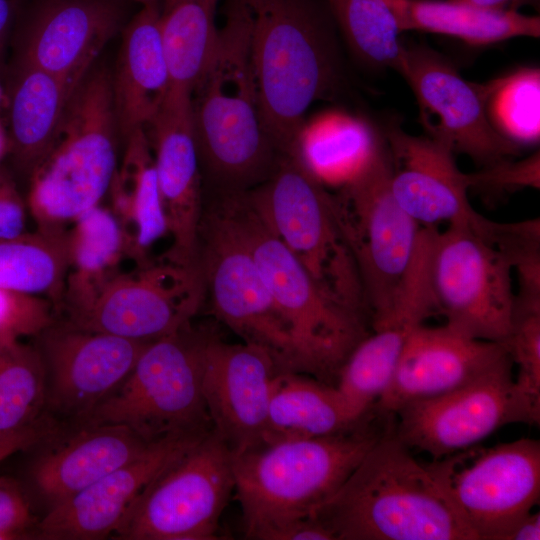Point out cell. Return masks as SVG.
Here are the masks:
<instances>
[{"label":"cell","instance_id":"1","mask_svg":"<svg viewBox=\"0 0 540 540\" xmlns=\"http://www.w3.org/2000/svg\"><path fill=\"white\" fill-rule=\"evenodd\" d=\"M192 117L202 176L212 195L247 192L274 171L282 153L260 112L250 48V14L230 0L224 25L191 91Z\"/></svg>","mask_w":540,"mask_h":540},{"label":"cell","instance_id":"2","mask_svg":"<svg viewBox=\"0 0 540 540\" xmlns=\"http://www.w3.org/2000/svg\"><path fill=\"white\" fill-rule=\"evenodd\" d=\"M264 127L292 154L308 108L332 96L341 77L333 17L316 0H243Z\"/></svg>","mask_w":540,"mask_h":540},{"label":"cell","instance_id":"3","mask_svg":"<svg viewBox=\"0 0 540 540\" xmlns=\"http://www.w3.org/2000/svg\"><path fill=\"white\" fill-rule=\"evenodd\" d=\"M373 414L336 434L263 440L233 454L245 536L268 540L278 528L312 517L387 432Z\"/></svg>","mask_w":540,"mask_h":540},{"label":"cell","instance_id":"4","mask_svg":"<svg viewBox=\"0 0 540 540\" xmlns=\"http://www.w3.org/2000/svg\"><path fill=\"white\" fill-rule=\"evenodd\" d=\"M313 517L335 540H473L427 465L388 431Z\"/></svg>","mask_w":540,"mask_h":540},{"label":"cell","instance_id":"5","mask_svg":"<svg viewBox=\"0 0 540 540\" xmlns=\"http://www.w3.org/2000/svg\"><path fill=\"white\" fill-rule=\"evenodd\" d=\"M210 204L249 250L293 335L307 375L337 380L368 320L326 296L250 204L245 192L212 196Z\"/></svg>","mask_w":540,"mask_h":540},{"label":"cell","instance_id":"6","mask_svg":"<svg viewBox=\"0 0 540 540\" xmlns=\"http://www.w3.org/2000/svg\"><path fill=\"white\" fill-rule=\"evenodd\" d=\"M117 129L109 76L88 74L30 174L27 205L37 229L66 231L100 204L118 165Z\"/></svg>","mask_w":540,"mask_h":540},{"label":"cell","instance_id":"7","mask_svg":"<svg viewBox=\"0 0 540 540\" xmlns=\"http://www.w3.org/2000/svg\"><path fill=\"white\" fill-rule=\"evenodd\" d=\"M245 195L321 291L370 323L360 274L335 214L333 193L294 154H282L269 178Z\"/></svg>","mask_w":540,"mask_h":540},{"label":"cell","instance_id":"8","mask_svg":"<svg viewBox=\"0 0 540 540\" xmlns=\"http://www.w3.org/2000/svg\"><path fill=\"white\" fill-rule=\"evenodd\" d=\"M209 334L190 322L151 340L123 383L80 425H122L149 444L212 430L201 386Z\"/></svg>","mask_w":540,"mask_h":540},{"label":"cell","instance_id":"9","mask_svg":"<svg viewBox=\"0 0 540 540\" xmlns=\"http://www.w3.org/2000/svg\"><path fill=\"white\" fill-rule=\"evenodd\" d=\"M390 171L384 142L372 162L333 193L335 214L360 274L371 327L389 312L421 230L394 198Z\"/></svg>","mask_w":540,"mask_h":540},{"label":"cell","instance_id":"10","mask_svg":"<svg viewBox=\"0 0 540 540\" xmlns=\"http://www.w3.org/2000/svg\"><path fill=\"white\" fill-rule=\"evenodd\" d=\"M234 485L233 454L212 429L147 486L114 538L217 539Z\"/></svg>","mask_w":540,"mask_h":540},{"label":"cell","instance_id":"11","mask_svg":"<svg viewBox=\"0 0 540 540\" xmlns=\"http://www.w3.org/2000/svg\"><path fill=\"white\" fill-rule=\"evenodd\" d=\"M197 263L204 302L243 342L264 349L279 372L305 373L289 326L249 250L210 205H204Z\"/></svg>","mask_w":540,"mask_h":540},{"label":"cell","instance_id":"12","mask_svg":"<svg viewBox=\"0 0 540 540\" xmlns=\"http://www.w3.org/2000/svg\"><path fill=\"white\" fill-rule=\"evenodd\" d=\"M473 540H504L540 497V442L476 445L427 465Z\"/></svg>","mask_w":540,"mask_h":540},{"label":"cell","instance_id":"13","mask_svg":"<svg viewBox=\"0 0 540 540\" xmlns=\"http://www.w3.org/2000/svg\"><path fill=\"white\" fill-rule=\"evenodd\" d=\"M204 303L199 266L162 255L118 270L79 308L65 313L71 326L128 339L154 340L191 322Z\"/></svg>","mask_w":540,"mask_h":540},{"label":"cell","instance_id":"14","mask_svg":"<svg viewBox=\"0 0 540 540\" xmlns=\"http://www.w3.org/2000/svg\"><path fill=\"white\" fill-rule=\"evenodd\" d=\"M508 259L480 237L470 223L437 229L431 281L438 314L472 338L504 343L514 305Z\"/></svg>","mask_w":540,"mask_h":540},{"label":"cell","instance_id":"15","mask_svg":"<svg viewBox=\"0 0 540 540\" xmlns=\"http://www.w3.org/2000/svg\"><path fill=\"white\" fill-rule=\"evenodd\" d=\"M506 354L492 367L447 393L400 407L394 434L434 460L477 445L502 426L535 425L518 397Z\"/></svg>","mask_w":540,"mask_h":540},{"label":"cell","instance_id":"16","mask_svg":"<svg viewBox=\"0 0 540 540\" xmlns=\"http://www.w3.org/2000/svg\"><path fill=\"white\" fill-rule=\"evenodd\" d=\"M397 71L411 88L427 135L486 167L519 154L520 147L491 125L481 84L464 79L428 46H403Z\"/></svg>","mask_w":540,"mask_h":540},{"label":"cell","instance_id":"17","mask_svg":"<svg viewBox=\"0 0 540 540\" xmlns=\"http://www.w3.org/2000/svg\"><path fill=\"white\" fill-rule=\"evenodd\" d=\"M36 338L46 370V414L74 427L115 392L151 341L56 321Z\"/></svg>","mask_w":540,"mask_h":540},{"label":"cell","instance_id":"18","mask_svg":"<svg viewBox=\"0 0 540 540\" xmlns=\"http://www.w3.org/2000/svg\"><path fill=\"white\" fill-rule=\"evenodd\" d=\"M172 242L166 259L197 266L198 233L204 201L191 92L171 87L161 109L145 128Z\"/></svg>","mask_w":540,"mask_h":540},{"label":"cell","instance_id":"19","mask_svg":"<svg viewBox=\"0 0 540 540\" xmlns=\"http://www.w3.org/2000/svg\"><path fill=\"white\" fill-rule=\"evenodd\" d=\"M277 373L264 349L245 342L228 343L209 334L203 354L202 394L212 428L232 454L263 440Z\"/></svg>","mask_w":540,"mask_h":540},{"label":"cell","instance_id":"20","mask_svg":"<svg viewBox=\"0 0 540 540\" xmlns=\"http://www.w3.org/2000/svg\"><path fill=\"white\" fill-rule=\"evenodd\" d=\"M206 433L150 444L137 458L51 506L36 522L34 538L96 540L114 536L147 486Z\"/></svg>","mask_w":540,"mask_h":540},{"label":"cell","instance_id":"21","mask_svg":"<svg viewBox=\"0 0 540 540\" xmlns=\"http://www.w3.org/2000/svg\"><path fill=\"white\" fill-rule=\"evenodd\" d=\"M506 354L502 343L472 338L447 324H421L409 334L392 379L372 409L379 415H394L409 402L464 385Z\"/></svg>","mask_w":540,"mask_h":540},{"label":"cell","instance_id":"22","mask_svg":"<svg viewBox=\"0 0 540 540\" xmlns=\"http://www.w3.org/2000/svg\"><path fill=\"white\" fill-rule=\"evenodd\" d=\"M385 144L392 194L421 227L471 223L477 218L479 213L468 200V175L458 168L455 153L445 143L390 127Z\"/></svg>","mask_w":540,"mask_h":540},{"label":"cell","instance_id":"23","mask_svg":"<svg viewBox=\"0 0 540 540\" xmlns=\"http://www.w3.org/2000/svg\"><path fill=\"white\" fill-rule=\"evenodd\" d=\"M120 22L115 0H49L33 20L22 64L80 83Z\"/></svg>","mask_w":540,"mask_h":540},{"label":"cell","instance_id":"24","mask_svg":"<svg viewBox=\"0 0 540 540\" xmlns=\"http://www.w3.org/2000/svg\"><path fill=\"white\" fill-rule=\"evenodd\" d=\"M149 445L122 425L75 426L35 458L29 477L35 491L53 506L137 458Z\"/></svg>","mask_w":540,"mask_h":540},{"label":"cell","instance_id":"25","mask_svg":"<svg viewBox=\"0 0 540 540\" xmlns=\"http://www.w3.org/2000/svg\"><path fill=\"white\" fill-rule=\"evenodd\" d=\"M159 18L160 0L144 4L123 33L111 84L117 126L124 138L150 124L172 86Z\"/></svg>","mask_w":540,"mask_h":540},{"label":"cell","instance_id":"26","mask_svg":"<svg viewBox=\"0 0 540 540\" xmlns=\"http://www.w3.org/2000/svg\"><path fill=\"white\" fill-rule=\"evenodd\" d=\"M107 193L123 235L125 257L135 265L146 263L150 248L168 234V226L145 129L125 138V151Z\"/></svg>","mask_w":540,"mask_h":540},{"label":"cell","instance_id":"27","mask_svg":"<svg viewBox=\"0 0 540 540\" xmlns=\"http://www.w3.org/2000/svg\"><path fill=\"white\" fill-rule=\"evenodd\" d=\"M383 145L366 120L332 109L304 121L292 154L322 185L341 188L372 162Z\"/></svg>","mask_w":540,"mask_h":540},{"label":"cell","instance_id":"28","mask_svg":"<svg viewBox=\"0 0 540 540\" xmlns=\"http://www.w3.org/2000/svg\"><path fill=\"white\" fill-rule=\"evenodd\" d=\"M403 31L454 37L473 46L515 37L540 36V18L518 11L492 10L453 0H383Z\"/></svg>","mask_w":540,"mask_h":540},{"label":"cell","instance_id":"29","mask_svg":"<svg viewBox=\"0 0 540 540\" xmlns=\"http://www.w3.org/2000/svg\"><path fill=\"white\" fill-rule=\"evenodd\" d=\"M306 375H275L263 440L332 435L350 429L362 419L354 417L335 385Z\"/></svg>","mask_w":540,"mask_h":540},{"label":"cell","instance_id":"30","mask_svg":"<svg viewBox=\"0 0 540 540\" xmlns=\"http://www.w3.org/2000/svg\"><path fill=\"white\" fill-rule=\"evenodd\" d=\"M46 414V370L36 344H0V445L28 449L54 431Z\"/></svg>","mask_w":540,"mask_h":540},{"label":"cell","instance_id":"31","mask_svg":"<svg viewBox=\"0 0 540 540\" xmlns=\"http://www.w3.org/2000/svg\"><path fill=\"white\" fill-rule=\"evenodd\" d=\"M82 82L22 64L10 104V150L31 174L48 150L68 104Z\"/></svg>","mask_w":540,"mask_h":540},{"label":"cell","instance_id":"32","mask_svg":"<svg viewBox=\"0 0 540 540\" xmlns=\"http://www.w3.org/2000/svg\"><path fill=\"white\" fill-rule=\"evenodd\" d=\"M421 324L410 313L395 310L351 351L335 386L354 417L367 415L383 395L409 334Z\"/></svg>","mask_w":540,"mask_h":540},{"label":"cell","instance_id":"33","mask_svg":"<svg viewBox=\"0 0 540 540\" xmlns=\"http://www.w3.org/2000/svg\"><path fill=\"white\" fill-rule=\"evenodd\" d=\"M68 271L61 304L65 313L85 304L119 269L124 239L110 208L100 204L79 216L66 231Z\"/></svg>","mask_w":540,"mask_h":540},{"label":"cell","instance_id":"34","mask_svg":"<svg viewBox=\"0 0 540 540\" xmlns=\"http://www.w3.org/2000/svg\"><path fill=\"white\" fill-rule=\"evenodd\" d=\"M66 231L0 238V287L45 297L57 312L68 271Z\"/></svg>","mask_w":540,"mask_h":540},{"label":"cell","instance_id":"35","mask_svg":"<svg viewBox=\"0 0 540 540\" xmlns=\"http://www.w3.org/2000/svg\"><path fill=\"white\" fill-rule=\"evenodd\" d=\"M219 0H162L160 32L172 86L192 91L215 47Z\"/></svg>","mask_w":540,"mask_h":540},{"label":"cell","instance_id":"36","mask_svg":"<svg viewBox=\"0 0 540 540\" xmlns=\"http://www.w3.org/2000/svg\"><path fill=\"white\" fill-rule=\"evenodd\" d=\"M334 22L356 57L375 68L397 71L404 44L383 0H327Z\"/></svg>","mask_w":540,"mask_h":540},{"label":"cell","instance_id":"37","mask_svg":"<svg viewBox=\"0 0 540 540\" xmlns=\"http://www.w3.org/2000/svg\"><path fill=\"white\" fill-rule=\"evenodd\" d=\"M481 86L487 117L501 136L519 147L539 142V68H520Z\"/></svg>","mask_w":540,"mask_h":540},{"label":"cell","instance_id":"38","mask_svg":"<svg viewBox=\"0 0 540 540\" xmlns=\"http://www.w3.org/2000/svg\"><path fill=\"white\" fill-rule=\"evenodd\" d=\"M518 374L514 387L535 425L540 422V297H514L511 327L503 343Z\"/></svg>","mask_w":540,"mask_h":540},{"label":"cell","instance_id":"39","mask_svg":"<svg viewBox=\"0 0 540 540\" xmlns=\"http://www.w3.org/2000/svg\"><path fill=\"white\" fill-rule=\"evenodd\" d=\"M471 227L508 259L512 269L516 270L519 283H540L539 218L504 223L479 214Z\"/></svg>","mask_w":540,"mask_h":540},{"label":"cell","instance_id":"40","mask_svg":"<svg viewBox=\"0 0 540 540\" xmlns=\"http://www.w3.org/2000/svg\"><path fill=\"white\" fill-rule=\"evenodd\" d=\"M55 312L45 297L0 287V344L38 336L55 322Z\"/></svg>","mask_w":540,"mask_h":540},{"label":"cell","instance_id":"41","mask_svg":"<svg viewBox=\"0 0 540 540\" xmlns=\"http://www.w3.org/2000/svg\"><path fill=\"white\" fill-rule=\"evenodd\" d=\"M469 189H477L486 195H503L524 188L540 187L539 151L519 161L502 160L468 173Z\"/></svg>","mask_w":540,"mask_h":540},{"label":"cell","instance_id":"42","mask_svg":"<svg viewBox=\"0 0 540 540\" xmlns=\"http://www.w3.org/2000/svg\"><path fill=\"white\" fill-rule=\"evenodd\" d=\"M36 522L23 484L0 475V540L30 538Z\"/></svg>","mask_w":540,"mask_h":540},{"label":"cell","instance_id":"43","mask_svg":"<svg viewBox=\"0 0 540 540\" xmlns=\"http://www.w3.org/2000/svg\"><path fill=\"white\" fill-rule=\"evenodd\" d=\"M25 204L12 180L0 170V238L24 232Z\"/></svg>","mask_w":540,"mask_h":540},{"label":"cell","instance_id":"44","mask_svg":"<svg viewBox=\"0 0 540 540\" xmlns=\"http://www.w3.org/2000/svg\"><path fill=\"white\" fill-rule=\"evenodd\" d=\"M540 513L530 512L518 521L507 533L504 540H539Z\"/></svg>","mask_w":540,"mask_h":540},{"label":"cell","instance_id":"45","mask_svg":"<svg viewBox=\"0 0 540 540\" xmlns=\"http://www.w3.org/2000/svg\"><path fill=\"white\" fill-rule=\"evenodd\" d=\"M471 6L492 9L518 11L522 5L534 3L536 0H453Z\"/></svg>","mask_w":540,"mask_h":540},{"label":"cell","instance_id":"46","mask_svg":"<svg viewBox=\"0 0 540 540\" xmlns=\"http://www.w3.org/2000/svg\"><path fill=\"white\" fill-rule=\"evenodd\" d=\"M10 7L7 0H0V49L10 22Z\"/></svg>","mask_w":540,"mask_h":540},{"label":"cell","instance_id":"47","mask_svg":"<svg viewBox=\"0 0 540 540\" xmlns=\"http://www.w3.org/2000/svg\"><path fill=\"white\" fill-rule=\"evenodd\" d=\"M10 150L9 137L0 123V162Z\"/></svg>","mask_w":540,"mask_h":540},{"label":"cell","instance_id":"48","mask_svg":"<svg viewBox=\"0 0 540 540\" xmlns=\"http://www.w3.org/2000/svg\"><path fill=\"white\" fill-rule=\"evenodd\" d=\"M18 452V450L9 445H0V462Z\"/></svg>","mask_w":540,"mask_h":540},{"label":"cell","instance_id":"49","mask_svg":"<svg viewBox=\"0 0 540 540\" xmlns=\"http://www.w3.org/2000/svg\"><path fill=\"white\" fill-rule=\"evenodd\" d=\"M115 1H119V0H115ZM128 1H134V2L140 3L141 5H144V4L154 2V1H157V0H128Z\"/></svg>","mask_w":540,"mask_h":540},{"label":"cell","instance_id":"50","mask_svg":"<svg viewBox=\"0 0 540 540\" xmlns=\"http://www.w3.org/2000/svg\"><path fill=\"white\" fill-rule=\"evenodd\" d=\"M2 98H3V94H2V89H1V86H0V102L2 101Z\"/></svg>","mask_w":540,"mask_h":540}]
</instances>
